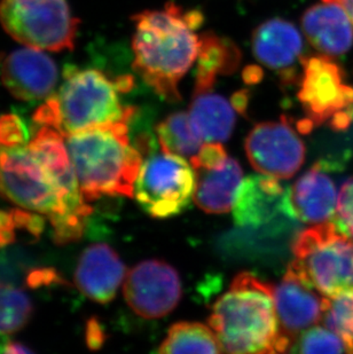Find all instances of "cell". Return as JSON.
I'll use <instances>...</instances> for the list:
<instances>
[{
    "instance_id": "7c38bea8",
    "label": "cell",
    "mask_w": 353,
    "mask_h": 354,
    "mask_svg": "<svg viewBox=\"0 0 353 354\" xmlns=\"http://www.w3.org/2000/svg\"><path fill=\"white\" fill-rule=\"evenodd\" d=\"M124 297L132 311L145 319H160L174 311L183 295L178 272L163 261L136 265L125 277Z\"/></svg>"
},
{
    "instance_id": "e0dca14e",
    "label": "cell",
    "mask_w": 353,
    "mask_h": 354,
    "mask_svg": "<svg viewBox=\"0 0 353 354\" xmlns=\"http://www.w3.org/2000/svg\"><path fill=\"white\" fill-rule=\"evenodd\" d=\"M286 191L279 179L266 174L249 176L237 188L234 221L241 227H260L283 214Z\"/></svg>"
},
{
    "instance_id": "ba28073f",
    "label": "cell",
    "mask_w": 353,
    "mask_h": 354,
    "mask_svg": "<svg viewBox=\"0 0 353 354\" xmlns=\"http://www.w3.org/2000/svg\"><path fill=\"white\" fill-rule=\"evenodd\" d=\"M194 186L195 174L185 158L162 151L141 164L134 196L152 217H174L190 204Z\"/></svg>"
},
{
    "instance_id": "5b68a950",
    "label": "cell",
    "mask_w": 353,
    "mask_h": 354,
    "mask_svg": "<svg viewBox=\"0 0 353 354\" xmlns=\"http://www.w3.org/2000/svg\"><path fill=\"white\" fill-rule=\"evenodd\" d=\"M116 80L96 69H67L64 83L37 109L34 120L40 127H53L68 137L82 131L108 127L134 118L136 109L120 100Z\"/></svg>"
},
{
    "instance_id": "6da1fadb",
    "label": "cell",
    "mask_w": 353,
    "mask_h": 354,
    "mask_svg": "<svg viewBox=\"0 0 353 354\" xmlns=\"http://www.w3.org/2000/svg\"><path fill=\"white\" fill-rule=\"evenodd\" d=\"M134 71L161 97L181 100L178 84L197 59L200 37L194 31L203 24V14L169 3L163 10L134 15Z\"/></svg>"
},
{
    "instance_id": "ac0fdd59",
    "label": "cell",
    "mask_w": 353,
    "mask_h": 354,
    "mask_svg": "<svg viewBox=\"0 0 353 354\" xmlns=\"http://www.w3.org/2000/svg\"><path fill=\"white\" fill-rule=\"evenodd\" d=\"M302 27L312 46L328 57L342 55L352 46V21L337 1L310 7L302 17Z\"/></svg>"
},
{
    "instance_id": "8fae6325",
    "label": "cell",
    "mask_w": 353,
    "mask_h": 354,
    "mask_svg": "<svg viewBox=\"0 0 353 354\" xmlns=\"http://www.w3.org/2000/svg\"><path fill=\"white\" fill-rule=\"evenodd\" d=\"M246 151L255 170L277 179L293 177L305 160L303 141L286 116L257 124L246 139Z\"/></svg>"
},
{
    "instance_id": "83f0119b",
    "label": "cell",
    "mask_w": 353,
    "mask_h": 354,
    "mask_svg": "<svg viewBox=\"0 0 353 354\" xmlns=\"http://www.w3.org/2000/svg\"><path fill=\"white\" fill-rule=\"evenodd\" d=\"M28 132L24 122L15 115L0 118V145L17 146L27 144Z\"/></svg>"
},
{
    "instance_id": "277c9868",
    "label": "cell",
    "mask_w": 353,
    "mask_h": 354,
    "mask_svg": "<svg viewBox=\"0 0 353 354\" xmlns=\"http://www.w3.org/2000/svg\"><path fill=\"white\" fill-rule=\"evenodd\" d=\"M209 324L224 352L278 353L273 286L250 273L237 275L213 304Z\"/></svg>"
},
{
    "instance_id": "8992f818",
    "label": "cell",
    "mask_w": 353,
    "mask_h": 354,
    "mask_svg": "<svg viewBox=\"0 0 353 354\" xmlns=\"http://www.w3.org/2000/svg\"><path fill=\"white\" fill-rule=\"evenodd\" d=\"M293 264L327 297L353 291V240L334 221L312 225L293 244Z\"/></svg>"
},
{
    "instance_id": "603a6c76",
    "label": "cell",
    "mask_w": 353,
    "mask_h": 354,
    "mask_svg": "<svg viewBox=\"0 0 353 354\" xmlns=\"http://www.w3.org/2000/svg\"><path fill=\"white\" fill-rule=\"evenodd\" d=\"M160 353H221L223 346L212 328L200 322H178L169 329Z\"/></svg>"
},
{
    "instance_id": "30bf717a",
    "label": "cell",
    "mask_w": 353,
    "mask_h": 354,
    "mask_svg": "<svg viewBox=\"0 0 353 354\" xmlns=\"http://www.w3.org/2000/svg\"><path fill=\"white\" fill-rule=\"evenodd\" d=\"M326 299L293 263L288 266L280 283L274 287L279 324L278 353L291 351L300 335L321 321Z\"/></svg>"
},
{
    "instance_id": "4dcf8cb0",
    "label": "cell",
    "mask_w": 353,
    "mask_h": 354,
    "mask_svg": "<svg viewBox=\"0 0 353 354\" xmlns=\"http://www.w3.org/2000/svg\"><path fill=\"white\" fill-rule=\"evenodd\" d=\"M249 102V92L247 90L239 91L232 97V104L234 109L239 111L240 114L246 115V111Z\"/></svg>"
},
{
    "instance_id": "4fadbf2b",
    "label": "cell",
    "mask_w": 353,
    "mask_h": 354,
    "mask_svg": "<svg viewBox=\"0 0 353 354\" xmlns=\"http://www.w3.org/2000/svg\"><path fill=\"white\" fill-rule=\"evenodd\" d=\"M57 67L42 50L26 46L6 57L1 80L14 97L22 101L47 99L57 86Z\"/></svg>"
},
{
    "instance_id": "52a82bcc",
    "label": "cell",
    "mask_w": 353,
    "mask_h": 354,
    "mask_svg": "<svg viewBox=\"0 0 353 354\" xmlns=\"http://www.w3.org/2000/svg\"><path fill=\"white\" fill-rule=\"evenodd\" d=\"M0 24L24 46L73 50L80 21L66 0H0Z\"/></svg>"
},
{
    "instance_id": "4316f807",
    "label": "cell",
    "mask_w": 353,
    "mask_h": 354,
    "mask_svg": "<svg viewBox=\"0 0 353 354\" xmlns=\"http://www.w3.org/2000/svg\"><path fill=\"white\" fill-rule=\"evenodd\" d=\"M228 160L226 149L221 142H206L197 155L190 158L193 169H218Z\"/></svg>"
},
{
    "instance_id": "484cf974",
    "label": "cell",
    "mask_w": 353,
    "mask_h": 354,
    "mask_svg": "<svg viewBox=\"0 0 353 354\" xmlns=\"http://www.w3.org/2000/svg\"><path fill=\"white\" fill-rule=\"evenodd\" d=\"M291 352L300 353H342L347 352L344 342L327 327L314 326L304 330L295 342Z\"/></svg>"
},
{
    "instance_id": "5bb4252c",
    "label": "cell",
    "mask_w": 353,
    "mask_h": 354,
    "mask_svg": "<svg viewBox=\"0 0 353 354\" xmlns=\"http://www.w3.org/2000/svg\"><path fill=\"white\" fill-rule=\"evenodd\" d=\"M337 202L334 181L323 170V164L317 163L287 188L283 214L305 224H323L335 218Z\"/></svg>"
},
{
    "instance_id": "e575fe53",
    "label": "cell",
    "mask_w": 353,
    "mask_h": 354,
    "mask_svg": "<svg viewBox=\"0 0 353 354\" xmlns=\"http://www.w3.org/2000/svg\"><path fill=\"white\" fill-rule=\"evenodd\" d=\"M10 343V339H8V337L5 335V333L0 331V353H3V352L6 353V350Z\"/></svg>"
},
{
    "instance_id": "7a4b0ae2",
    "label": "cell",
    "mask_w": 353,
    "mask_h": 354,
    "mask_svg": "<svg viewBox=\"0 0 353 354\" xmlns=\"http://www.w3.org/2000/svg\"><path fill=\"white\" fill-rule=\"evenodd\" d=\"M0 196L19 207L46 216L57 244L80 240L92 212L90 205H77L68 196L27 144L0 145Z\"/></svg>"
},
{
    "instance_id": "f1b7e54d",
    "label": "cell",
    "mask_w": 353,
    "mask_h": 354,
    "mask_svg": "<svg viewBox=\"0 0 353 354\" xmlns=\"http://www.w3.org/2000/svg\"><path fill=\"white\" fill-rule=\"evenodd\" d=\"M15 230L17 227L13 212L0 210V247L13 243L15 241Z\"/></svg>"
},
{
    "instance_id": "d4e9b609",
    "label": "cell",
    "mask_w": 353,
    "mask_h": 354,
    "mask_svg": "<svg viewBox=\"0 0 353 354\" xmlns=\"http://www.w3.org/2000/svg\"><path fill=\"white\" fill-rule=\"evenodd\" d=\"M321 321L344 342L347 352L353 353V291L327 297Z\"/></svg>"
},
{
    "instance_id": "9a60e30c",
    "label": "cell",
    "mask_w": 353,
    "mask_h": 354,
    "mask_svg": "<svg viewBox=\"0 0 353 354\" xmlns=\"http://www.w3.org/2000/svg\"><path fill=\"white\" fill-rule=\"evenodd\" d=\"M303 50V39L293 24L271 19L260 24L253 35V52L257 60L272 71H280L283 83L297 78L295 64Z\"/></svg>"
},
{
    "instance_id": "d6986e66",
    "label": "cell",
    "mask_w": 353,
    "mask_h": 354,
    "mask_svg": "<svg viewBox=\"0 0 353 354\" xmlns=\"http://www.w3.org/2000/svg\"><path fill=\"white\" fill-rule=\"evenodd\" d=\"M195 174L193 200L208 214H225L233 207L237 188L242 183V169L228 158L218 169H193Z\"/></svg>"
},
{
    "instance_id": "ffe728a7",
    "label": "cell",
    "mask_w": 353,
    "mask_h": 354,
    "mask_svg": "<svg viewBox=\"0 0 353 354\" xmlns=\"http://www.w3.org/2000/svg\"><path fill=\"white\" fill-rule=\"evenodd\" d=\"M235 109L225 97L211 91L194 92L190 104V125L203 142L228 140L235 124Z\"/></svg>"
},
{
    "instance_id": "7402d4cb",
    "label": "cell",
    "mask_w": 353,
    "mask_h": 354,
    "mask_svg": "<svg viewBox=\"0 0 353 354\" xmlns=\"http://www.w3.org/2000/svg\"><path fill=\"white\" fill-rule=\"evenodd\" d=\"M13 280L8 261L0 258V331L5 334L21 330L34 313L30 297Z\"/></svg>"
},
{
    "instance_id": "cb8c5ba5",
    "label": "cell",
    "mask_w": 353,
    "mask_h": 354,
    "mask_svg": "<svg viewBox=\"0 0 353 354\" xmlns=\"http://www.w3.org/2000/svg\"><path fill=\"white\" fill-rule=\"evenodd\" d=\"M156 133L162 151L190 160L197 154L203 142L192 129L190 116L183 111L162 120L157 125Z\"/></svg>"
},
{
    "instance_id": "1f68e13d",
    "label": "cell",
    "mask_w": 353,
    "mask_h": 354,
    "mask_svg": "<svg viewBox=\"0 0 353 354\" xmlns=\"http://www.w3.org/2000/svg\"><path fill=\"white\" fill-rule=\"evenodd\" d=\"M263 77V71L257 66H248L244 71V80L247 84H256Z\"/></svg>"
},
{
    "instance_id": "3957f363",
    "label": "cell",
    "mask_w": 353,
    "mask_h": 354,
    "mask_svg": "<svg viewBox=\"0 0 353 354\" xmlns=\"http://www.w3.org/2000/svg\"><path fill=\"white\" fill-rule=\"evenodd\" d=\"M66 142L87 202L134 196L143 154L130 144L127 122L71 134Z\"/></svg>"
},
{
    "instance_id": "9c48e42d",
    "label": "cell",
    "mask_w": 353,
    "mask_h": 354,
    "mask_svg": "<svg viewBox=\"0 0 353 354\" xmlns=\"http://www.w3.org/2000/svg\"><path fill=\"white\" fill-rule=\"evenodd\" d=\"M302 64L297 97L314 127L340 115L353 114V87L345 83L343 71L330 57H312Z\"/></svg>"
},
{
    "instance_id": "836d02e7",
    "label": "cell",
    "mask_w": 353,
    "mask_h": 354,
    "mask_svg": "<svg viewBox=\"0 0 353 354\" xmlns=\"http://www.w3.org/2000/svg\"><path fill=\"white\" fill-rule=\"evenodd\" d=\"M323 1H337V3H340L350 15L353 24V0H323Z\"/></svg>"
},
{
    "instance_id": "f546056e",
    "label": "cell",
    "mask_w": 353,
    "mask_h": 354,
    "mask_svg": "<svg viewBox=\"0 0 353 354\" xmlns=\"http://www.w3.org/2000/svg\"><path fill=\"white\" fill-rule=\"evenodd\" d=\"M105 333L100 324L97 320H90L87 324V343L89 348L98 350L104 344Z\"/></svg>"
},
{
    "instance_id": "d6a6232c",
    "label": "cell",
    "mask_w": 353,
    "mask_h": 354,
    "mask_svg": "<svg viewBox=\"0 0 353 354\" xmlns=\"http://www.w3.org/2000/svg\"><path fill=\"white\" fill-rule=\"evenodd\" d=\"M30 348L20 344V343H10L8 348H7L6 353L17 354V353H30Z\"/></svg>"
},
{
    "instance_id": "2e32d148",
    "label": "cell",
    "mask_w": 353,
    "mask_h": 354,
    "mask_svg": "<svg viewBox=\"0 0 353 354\" xmlns=\"http://www.w3.org/2000/svg\"><path fill=\"white\" fill-rule=\"evenodd\" d=\"M127 270L120 256L108 244L87 247L80 254L75 272V282L82 294L92 301L106 304L113 301Z\"/></svg>"
},
{
    "instance_id": "44dd1931",
    "label": "cell",
    "mask_w": 353,
    "mask_h": 354,
    "mask_svg": "<svg viewBox=\"0 0 353 354\" xmlns=\"http://www.w3.org/2000/svg\"><path fill=\"white\" fill-rule=\"evenodd\" d=\"M240 61V50L233 41L212 32L201 35L194 92L212 90L217 75L232 74Z\"/></svg>"
}]
</instances>
